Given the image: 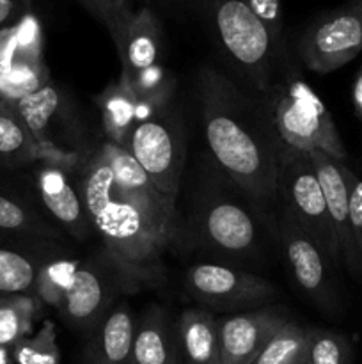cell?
Listing matches in <instances>:
<instances>
[{
    "instance_id": "9",
    "label": "cell",
    "mask_w": 362,
    "mask_h": 364,
    "mask_svg": "<svg viewBox=\"0 0 362 364\" xmlns=\"http://www.w3.org/2000/svg\"><path fill=\"white\" fill-rule=\"evenodd\" d=\"M99 155L109 166L114 178V194L121 201L133 206L137 212L148 220H151L158 230L169 235L174 240L176 237V199L163 196L151 178L146 174L141 164L135 160L128 149L106 141L99 148Z\"/></svg>"
},
{
    "instance_id": "19",
    "label": "cell",
    "mask_w": 362,
    "mask_h": 364,
    "mask_svg": "<svg viewBox=\"0 0 362 364\" xmlns=\"http://www.w3.org/2000/svg\"><path fill=\"white\" fill-rule=\"evenodd\" d=\"M176 323L165 309L153 306L138 320L133 338V364H177Z\"/></svg>"
},
{
    "instance_id": "33",
    "label": "cell",
    "mask_w": 362,
    "mask_h": 364,
    "mask_svg": "<svg viewBox=\"0 0 362 364\" xmlns=\"http://www.w3.org/2000/svg\"><path fill=\"white\" fill-rule=\"evenodd\" d=\"M241 2L265 27L273 50L280 59H284L286 57V45H284L283 0H241Z\"/></svg>"
},
{
    "instance_id": "15",
    "label": "cell",
    "mask_w": 362,
    "mask_h": 364,
    "mask_svg": "<svg viewBox=\"0 0 362 364\" xmlns=\"http://www.w3.org/2000/svg\"><path fill=\"white\" fill-rule=\"evenodd\" d=\"M112 290L98 267H78L70 290L59 306L64 320L78 331H94L110 311Z\"/></svg>"
},
{
    "instance_id": "3",
    "label": "cell",
    "mask_w": 362,
    "mask_h": 364,
    "mask_svg": "<svg viewBox=\"0 0 362 364\" xmlns=\"http://www.w3.org/2000/svg\"><path fill=\"white\" fill-rule=\"evenodd\" d=\"M149 6L176 21L199 25L247 91L266 105L283 59L241 0H149Z\"/></svg>"
},
{
    "instance_id": "35",
    "label": "cell",
    "mask_w": 362,
    "mask_h": 364,
    "mask_svg": "<svg viewBox=\"0 0 362 364\" xmlns=\"http://www.w3.org/2000/svg\"><path fill=\"white\" fill-rule=\"evenodd\" d=\"M38 160L43 166L55 167L62 173H67V171H73L78 166L80 153L70 151V149H64L57 144H39Z\"/></svg>"
},
{
    "instance_id": "23",
    "label": "cell",
    "mask_w": 362,
    "mask_h": 364,
    "mask_svg": "<svg viewBox=\"0 0 362 364\" xmlns=\"http://www.w3.org/2000/svg\"><path fill=\"white\" fill-rule=\"evenodd\" d=\"M309 329L287 320L252 364H307Z\"/></svg>"
},
{
    "instance_id": "10",
    "label": "cell",
    "mask_w": 362,
    "mask_h": 364,
    "mask_svg": "<svg viewBox=\"0 0 362 364\" xmlns=\"http://www.w3.org/2000/svg\"><path fill=\"white\" fill-rule=\"evenodd\" d=\"M279 235L291 274L305 295L327 311L337 308V295L330 279L329 258L318 244L286 213L279 217Z\"/></svg>"
},
{
    "instance_id": "20",
    "label": "cell",
    "mask_w": 362,
    "mask_h": 364,
    "mask_svg": "<svg viewBox=\"0 0 362 364\" xmlns=\"http://www.w3.org/2000/svg\"><path fill=\"white\" fill-rule=\"evenodd\" d=\"M137 103L138 98L133 89L121 80L106 85L105 91L98 96L103 130L109 142L128 149L131 132L137 124Z\"/></svg>"
},
{
    "instance_id": "31",
    "label": "cell",
    "mask_w": 362,
    "mask_h": 364,
    "mask_svg": "<svg viewBox=\"0 0 362 364\" xmlns=\"http://www.w3.org/2000/svg\"><path fill=\"white\" fill-rule=\"evenodd\" d=\"M130 87L133 89L135 96L141 102L149 103L155 109H160V107L172 102L174 82L170 78L169 71L162 64H155V66H149L148 70L142 71L131 82Z\"/></svg>"
},
{
    "instance_id": "29",
    "label": "cell",
    "mask_w": 362,
    "mask_h": 364,
    "mask_svg": "<svg viewBox=\"0 0 362 364\" xmlns=\"http://www.w3.org/2000/svg\"><path fill=\"white\" fill-rule=\"evenodd\" d=\"M55 340V327L52 322H45L34 336H25L11 348L14 364H59Z\"/></svg>"
},
{
    "instance_id": "28",
    "label": "cell",
    "mask_w": 362,
    "mask_h": 364,
    "mask_svg": "<svg viewBox=\"0 0 362 364\" xmlns=\"http://www.w3.org/2000/svg\"><path fill=\"white\" fill-rule=\"evenodd\" d=\"M78 263L71 259H53L41 265L35 281V291L39 299L46 304L59 308L62 304L64 295L70 290L71 283L77 274Z\"/></svg>"
},
{
    "instance_id": "1",
    "label": "cell",
    "mask_w": 362,
    "mask_h": 364,
    "mask_svg": "<svg viewBox=\"0 0 362 364\" xmlns=\"http://www.w3.org/2000/svg\"><path fill=\"white\" fill-rule=\"evenodd\" d=\"M197 96L206 142L219 166L248 198L273 201L284 142L265 103L213 66L199 70Z\"/></svg>"
},
{
    "instance_id": "12",
    "label": "cell",
    "mask_w": 362,
    "mask_h": 364,
    "mask_svg": "<svg viewBox=\"0 0 362 364\" xmlns=\"http://www.w3.org/2000/svg\"><path fill=\"white\" fill-rule=\"evenodd\" d=\"M199 228L213 249L234 258L256 252L258 226L251 213L226 196L206 199L199 212Z\"/></svg>"
},
{
    "instance_id": "5",
    "label": "cell",
    "mask_w": 362,
    "mask_h": 364,
    "mask_svg": "<svg viewBox=\"0 0 362 364\" xmlns=\"http://www.w3.org/2000/svg\"><path fill=\"white\" fill-rule=\"evenodd\" d=\"M277 198L283 201V212L295 220L322 247L334 267L341 263L339 245L334 235L325 196L319 185L309 153L284 144L280 153Z\"/></svg>"
},
{
    "instance_id": "16",
    "label": "cell",
    "mask_w": 362,
    "mask_h": 364,
    "mask_svg": "<svg viewBox=\"0 0 362 364\" xmlns=\"http://www.w3.org/2000/svg\"><path fill=\"white\" fill-rule=\"evenodd\" d=\"M35 185L43 205L55 217L57 223L62 224L73 237L84 238L91 220L85 212L82 192L73 187L67 173L55 167L41 166V169L35 173Z\"/></svg>"
},
{
    "instance_id": "24",
    "label": "cell",
    "mask_w": 362,
    "mask_h": 364,
    "mask_svg": "<svg viewBox=\"0 0 362 364\" xmlns=\"http://www.w3.org/2000/svg\"><path fill=\"white\" fill-rule=\"evenodd\" d=\"M38 302L32 295H0V347L13 348L32 329Z\"/></svg>"
},
{
    "instance_id": "2",
    "label": "cell",
    "mask_w": 362,
    "mask_h": 364,
    "mask_svg": "<svg viewBox=\"0 0 362 364\" xmlns=\"http://www.w3.org/2000/svg\"><path fill=\"white\" fill-rule=\"evenodd\" d=\"M80 192L91 226L102 238L121 281L137 290L162 279V255L172 238L114 194L112 173L99 153L85 166Z\"/></svg>"
},
{
    "instance_id": "6",
    "label": "cell",
    "mask_w": 362,
    "mask_h": 364,
    "mask_svg": "<svg viewBox=\"0 0 362 364\" xmlns=\"http://www.w3.org/2000/svg\"><path fill=\"white\" fill-rule=\"evenodd\" d=\"M128 151L163 196L176 199L187 159V132L180 107L170 102L135 124Z\"/></svg>"
},
{
    "instance_id": "18",
    "label": "cell",
    "mask_w": 362,
    "mask_h": 364,
    "mask_svg": "<svg viewBox=\"0 0 362 364\" xmlns=\"http://www.w3.org/2000/svg\"><path fill=\"white\" fill-rule=\"evenodd\" d=\"M177 361L181 364H222L219 323L202 309H187L176 322Z\"/></svg>"
},
{
    "instance_id": "37",
    "label": "cell",
    "mask_w": 362,
    "mask_h": 364,
    "mask_svg": "<svg viewBox=\"0 0 362 364\" xmlns=\"http://www.w3.org/2000/svg\"><path fill=\"white\" fill-rule=\"evenodd\" d=\"M353 107L358 119H361L362 123V66L361 70H358L357 78H355V84H353Z\"/></svg>"
},
{
    "instance_id": "27",
    "label": "cell",
    "mask_w": 362,
    "mask_h": 364,
    "mask_svg": "<svg viewBox=\"0 0 362 364\" xmlns=\"http://www.w3.org/2000/svg\"><path fill=\"white\" fill-rule=\"evenodd\" d=\"M45 84H48V71L43 66V60L18 59L0 73V100L16 103Z\"/></svg>"
},
{
    "instance_id": "14",
    "label": "cell",
    "mask_w": 362,
    "mask_h": 364,
    "mask_svg": "<svg viewBox=\"0 0 362 364\" xmlns=\"http://www.w3.org/2000/svg\"><path fill=\"white\" fill-rule=\"evenodd\" d=\"M325 196L327 208H329L330 223H332L334 235L339 245L341 262L353 274H362V255L355 242L353 230L350 220V201H348V187L344 180L341 160L332 159L322 151L309 153Z\"/></svg>"
},
{
    "instance_id": "41",
    "label": "cell",
    "mask_w": 362,
    "mask_h": 364,
    "mask_svg": "<svg viewBox=\"0 0 362 364\" xmlns=\"http://www.w3.org/2000/svg\"><path fill=\"white\" fill-rule=\"evenodd\" d=\"M358 4H361V9H362V0H358Z\"/></svg>"
},
{
    "instance_id": "30",
    "label": "cell",
    "mask_w": 362,
    "mask_h": 364,
    "mask_svg": "<svg viewBox=\"0 0 362 364\" xmlns=\"http://www.w3.org/2000/svg\"><path fill=\"white\" fill-rule=\"evenodd\" d=\"M351 345L346 336L325 329H309L307 364H350Z\"/></svg>"
},
{
    "instance_id": "7",
    "label": "cell",
    "mask_w": 362,
    "mask_h": 364,
    "mask_svg": "<svg viewBox=\"0 0 362 364\" xmlns=\"http://www.w3.org/2000/svg\"><path fill=\"white\" fill-rule=\"evenodd\" d=\"M362 52V9L358 0L316 18L298 39V55L309 70L330 73Z\"/></svg>"
},
{
    "instance_id": "25",
    "label": "cell",
    "mask_w": 362,
    "mask_h": 364,
    "mask_svg": "<svg viewBox=\"0 0 362 364\" xmlns=\"http://www.w3.org/2000/svg\"><path fill=\"white\" fill-rule=\"evenodd\" d=\"M41 265L27 252L0 245V295H28L35 290Z\"/></svg>"
},
{
    "instance_id": "36",
    "label": "cell",
    "mask_w": 362,
    "mask_h": 364,
    "mask_svg": "<svg viewBox=\"0 0 362 364\" xmlns=\"http://www.w3.org/2000/svg\"><path fill=\"white\" fill-rule=\"evenodd\" d=\"M27 13L21 0H0V28L16 23Z\"/></svg>"
},
{
    "instance_id": "13",
    "label": "cell",
    "mask_w": 362,
    "mask_h": 364,
    "mask_svg": "<svg viewBox=\"0 0 362 364\" xmlns=\"http://www.w3.org/2000/svg\"><path fill=\"white\" fill-rule=\"evenodd\" d=\"M112 43L121 60L119 80L130 85L142 71L160 64L165 53V32L160 14L151 6H141Z\"/></svg>"
},
{
    "instance_id": "11",
    "label": "cell",
    "mask_w": 362,
    "mask_h": 364,
    "mask_svg": "<svg viewBox=\"0 0 362 364\" xmlns=\"http://www.w3.org/2000/svg\"><path fill=\"white\" fill-rule=\"evenodd\" d=\"M287 320L286 309L277 306H263L216 320L222 364L254 363Z\"/></svg>"
},
{
    "instance_id": "17",
    "label": "cell",
    "mask_w": 362,
    "mask_h": 364,
    "mask_svg": "<svg viewBox=\"0 0 362 364\" xmlns=\"http://www.w3.org/2000/svg\"><path fill=\"white\" fill-rule=\"evenodd\" d=\"M135 323L130 306L121 302L92 331L85 350L87 364H133Z\"/></svg>"
},
{
    "instance_id": "34",
    "label": "cell",
    "mask_w": 362,
    "mask_h": 364,
    "mask_svg": "<svg viewBox=\"0 0 362 364\" xmlns=\"http://www.w3.org/2000/svg\"><path fill=\"white\" fill-rule=\"evenodd\" d=\"M343 173L348 187L351 230H353L355 242H357V247L362 255V180L346 166L343 167Z\"/></svg>"
},
{
    "instance_id": "8",
    "label": "cell",
    "mask_w": 362,
    "mask_h": 364,
    "mask_svg": "<svg viewBox=\"0 0 362 364\" xmlns=\"http://www.w3.org/2000/svg\"><path fill=\"white\" fill-rule=\"evenodd\" d=\"M192 297L216 311L258 309L277 297V288L263 277L219 263H197L187 272Z\"/></svg>"
},
{
    "instance_id": "21",
    "label": "cell",
    "mask_w": 362,
    "mask_h": 364,
    "mask_svg": "<svg viewBox=\"0 0 362 364\" xmlns=\"http://www.w3.org/2000/svg\"><path fill=\"white\" fill-rule=\"evenodd\" d=\"M39 146L13 103L0 100V166L7 169L38 162Z\"/></svg>"
},
{
    "instance_id": "22",
    "label": "cell",
    "mask_w": 362,
    "mask_h": 364,
    "mask_svg": "<svg viewBox=\"0 0 362 364\" xmlns=\"http://www.w3.org/2000/svg\"><path fill=\"white\" fill-rule=\"evenodd\" d=\"M64 98L60 96L59 89L53 84H45L41 89L34 91L32 95L18 100L13 103L16 112L23 119L25 127L39 144H53L50 128L55 123L59 114L62 112Z\"/></svg>"
},
{
    "instance_id": "38",
    "label": "cell",
    "mask_w": 362,
    "mask_h": 364,
    "mask_svg": "<svg viewBox=\"0 0 362 364\" xmlns=\"http://www.w3.org/2000/svg\"><path fill=\"white\" fill-rule=\"evenodd\" d=\"M0 364H14L13 352L7 347H0Z\"/></svg>"
},
{
    "instance_id": "4",
    "label": "cell",
    "mask_w": 362,
    "mask_h": 364,
    "mask_svg": "<svg viewBox=\"0 0 362 364\" xmlns=\"http://www.w3.org/2000/svg\"><path fill=\"white\" fill-rule=\"evenodd\" d=\"M266 109L284 144L304 153L322 151L343 162L346 149L329 109L293 70H287L283 80L275 78Z\"/></svg>"
},
{
    "instance_id": "40",
    "label": "cell",
    "mask_w": 362,
    "mask_h": 364,
    "mask_svg": "<svg viewBox=\"0 0 362 364\" xmlns=\"http://www.w3.org/2000/svg\"><path fill=\"white\" fill-rule=\"evenodd\" d=\"M135 2H138L141 6H149V0H135Z\"/></svg>"
},
{
    "instance_id": "26",
    "label": "cell",
    "mask_w": 362,
    "mask_h": 364,
    "mask_svg": "<svg viewBox=\"0 0 362 364\" xmlns=\"http://www.w3.org/2000/svg\"><path fill=\"white\" fill-rule=\"evenodd\" d=\"M0 235L45 238L55 237V231L20 199L0 192Z\"/></svg>"
},
{
    "instance_id": "32",
    "label": "cell",
    "mask_w": 362,
    "mask_h": 364,
    "mask_svg": "<svg viewBox=\"0 0 362 364\" xmlns=\"http://www.w3.org/2000/svg\"><path fill=\"white\" fill-rule=\"evenodd\" d=\"M78 4L106 28L112 41L119 38L135 13V0H78Z\"/></svg>"
},
{
    "instance_id": "39",
    "label": "cell",
    "mask_w": 362,
    "mask_h": 364,
    "mask_svg": "<svg viewBox=\"0 0 362 364\" xmlns=\"http://www.w3.org/2000/svg\"><path fill=\"white\" fill-rule=\"evenodd\" d=\"M32 2H34V0H21V4H23V6H25V9H27V11H31V7H32Z\"/></svg>"
}]
</instances>
